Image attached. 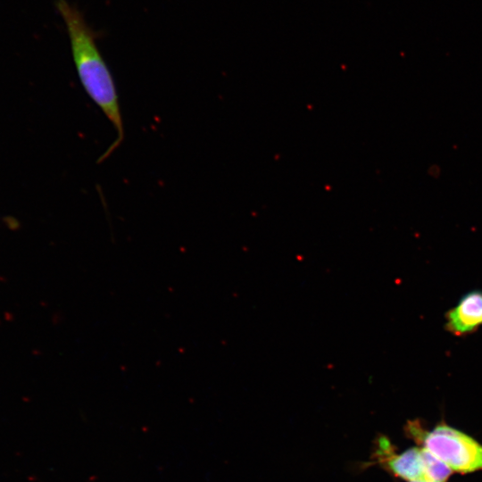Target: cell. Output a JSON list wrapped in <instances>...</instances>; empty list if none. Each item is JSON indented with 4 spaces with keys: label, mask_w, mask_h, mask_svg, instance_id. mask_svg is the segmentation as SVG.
Masks as SVG:
<instances>
[{
    "label": "cell",
    "mask_w": 482,
    "mask_h": 482,
    "mask_svg": "<svg viewBox=\"0 0 482 482\" xmlns=\"http://www.w3.org/2000/svg\"><path fill=\"white\" fill-rule=\"evenodd\" d=\"M445 328L454 336H465L482 326V290L464 295L445 315Z\"/></svg>",
    "instance_id": "obj_4"
},
{
    "label": "cell",
    "mask_w": 482,
    "mask_h": 482,
    "mask_svg": "<svg viewBox=\"0 0 482 482\" xmlns=\"http://www.w3.org/2000/svg\"><path fill=\"white\" fill-rule=\"evenodd\" d=\"M56 9L67 29L71 56L80 84L114 128L117 137L97 162L105 161L124 139L119 95L112 74L96 44L97 33L82 12L67 0H57Z\"/></svg>",
    "instance_id": "obj_1"
},
{
    "label": "cell",
    "mask_w": 482,
    "mask_h": 482,
    "mask_svg": "<svg viewBox=\"0 0 482 482\" xmlns=\"http://www.w3.org/2000/svg\"><path fill=\"white\" fill-rule=\"evenodd\" d=\"M404 430L418 446L426 449L453 473L482 470V444L467 433L445 422L428 429L418 420H410Z\"/></svg>",
    "instance_id": "obj_2"
},
{
    "label": "cell",
    "mask_w": 482,
    "mask_h": 482,
    "mask_svg": "<svg viewBox=\"0 0 482 482\" xmlns=\"http://www.w3.org/2000/svg\"><path fill=\"white\" fill-rule=\"evenodd\" d=\"M376 455L378 462L395 478L406 482H428L424 449L420 446L396 453L387 438L378 440Z\"/></svg>",
    "instance_id": "obj_3"
}]
</instances>
